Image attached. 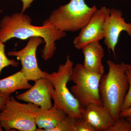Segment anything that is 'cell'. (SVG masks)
<instances>
[{"instance_id": "1", "label": "cell", "mask_w": 131, "mask_h": 131, "mask_svg": "<svg viewBox=\"0 0 131 131\" xmlns=\"http://www.w3.org/2000/svg\"><path fill=\"white\" fill-rule=\"evenodd\" d=\"M31 22L30 17L21 12L5 15L0 21V40L5 43L13 38L25 40L32 37H40L45 43L42 57L48 61L56 51V42L65 37L66 32L59 30L46 20L41 26L33 25Z\"/></svg>"}, {"instance_id": "2", "label": "cell", "mask_w": 131, "mask_h": 131, "mask_svg": "<svg viewBox=\"0 0 131 131\" xmlns=\"http://www.w3.org/2000/svg\"><path fill=\"white\" fill-rule=\"evenodd\" d=\"M107 74L102 75L100 82V93L102 105L108 111L115 121L119 117L129 87L125 71L127 64L107 62Z\"/></svg>"}, {"instance_id": "3", "label": "cell", "mask_w": 131, "mask_h": 131, "mask_svg": "<svg viewBox=\"0 0 131 131\" xmlns=\"http://www.w3.org/2000/svg\"><path fill=\"white\" fill-rule=\"evenodd\" d=\"M74 62L68 56L65 63L59 66L57 71L46 73V77L52 83L54 90L52 94L53 106L75 118H81L84 108L75 98L68 87L71 81Z\"/></svg>"}, {"instance_id": "4", "label": "cell", "mask_w": 131, "mask_h": 131, "mask_svg": "<svg viewBox=\"0 0 131 131\" xmlns=\"http://www.w3.org/2000/svg\"><path fill=\"white\" fill-rule=\"evenodd\" d=\"M97 9L90 7L85 0H70L52 12L46 20L63 32L80 30L86 25Z\"/></svg>"}, {"instance_id": "5", "label": "cell", "mask_w": 131, "mask_h": 131, "mask_svg": "<svg viewBox=\"0 0 131 131\" xmlns=\"http://www.w3.org/2000/svg\"><path fill=\"white\" fill-rule=\"evenodd\" d=\"M39 106L32 103H22L11 95L0 111V126L5 131H35V117Z\"/></svg>"}, {"instance_id": "6", "label": "cell", "mask_w": 131, "mask_h": 131, "mask_svg": "<svg viewBox=\"0 0 131 131\" xmlns=\"http://www.w3.org/2000/svg\"><path fill=\"white\" fill-rule=\"evenodd\" d=\"M102 76L87 70L82 64L77 63L73 68L71 81L75 84L70 91L83 106L102 105L99 89Z\"/></svg>"}, {"instance_id": "7", "label": "cell", "mask_w": 131, "mask_h": 131, "mask_svg": "<svg viewBox=\"0 0 131 131\" xmlns=\"http://www.w3.org/2000/svg\"><path fill=\"white\" fill-rule=\"evenodd\" d=\"M43 42L40 37L30 38L27 44L23 49L7 52L9 56L16 57L21 62V71L28 81H35L42 77H46V72L43 71L39 67L36 57L38 47Z\"/></svg>"}, {"instance_id": "8", "label": "cell", "mask_w": 131, "mask_h": 131, "mask_svg": "<svg viewBox=\"0 0 131 131\" xmlns=\"http://www.w3.org/2000/svg\"><path fill=\"white\" fill-rule=\"evenodd\" d=\"M110 10L106 7H102L96 10L86 25L80 30V33L74 39L73 43L75 48L81 50L90 43L103 39V26Z\"/></svg>"}, {"instance_id": "9", "label": "cell", "mask_w": 131, "mask_h": 131, "mask_svg": "<svg viewBox=\"0 0 131 131\" xmlns=\"http://www.w3.org/2000/svg\"><path fill=\"white\" fill-rule=\"evenodd\" d=\"M122 12L118 9H110L103 26L104 44L109 51H111L115 56V49L118 42L121 34L126 32L131 37V23H126L122 17Z\"/></svg>"}, {"instance_id": "10", "label": "cell", "mask_w": 131, "mask_h": 131, "mask_svg": "<svg viewBox=\"0 0 131 131\" xmlns=\"http://www.w3.org/2000/svg\"><path fill=\"white\" fill-rule=\"evenodd\" d=\"M35 84L27 91L16 95L19 101L32 103L42 109L52 107V94L54 90L52 83L46 77L36 80Z\"/></svg>"}, {"instance_id": "11", "label": "cell", "mask_w": 131, "mask_h": 131, "mask_svg": "<svg viewBox=\"0 0 131 131\" xmlns=\"http://www.w3.org/2000/svg\"><path fill=\"white\" fill-rule=\"evenodd\" d=\"M82 118L95 131H107L115 122L110 113L103 106L94 104L85 107Z\"/></svg>"}, {"instance_id": "12", "label": "cell", "mask_w": 131, "mask_h": 131, "mask_svg": "<svg viewBox=\"0 0 131 131\" xmlns=\"http://www.w3.org/2000/svg\"><path fill=\"white\" fill-rule=\"evenodd\" d=\"M84 56L83 65L87 70L98 74L105 73L102 60L105 56L103 46L100 41L92 42L81 49Z\"/></svg>"}, {"instance_id": "13", "label": "cell", "mask_w": 131, "mask_h": 131, "mask_svg": "<svg viewBox=\"0 0 131 131\" xmlns=\"http://www.w3.org/2000/svg\"><path fill=\"white\" fill-rule=\"evenodd\" d=\"M67 115L65 112L53 106L47 109L39 108L35 115V124L38 127L36 131H51Z\"/></svg>"}, {"instance_id": "14", "label": "cell", "mask_w": 131, "mask_h": 131, "mask_svg": "<svg viewBox=\"0 0 131 131\" xmlns=\"http://www.w3.org/2000/svg\"><path fill=\"white\" fill-rule=\"evenodd\" d=\"M21 70L0 80V91L10 94L16 90L29 89L32 85Z\"/></svg>"}, {"instance_id": "15", "label": "cell", "mask_w": 131, "mask_h": 131, "mask_svg": "<svg viewBox=\"0 0 131 131\" xmlns=\"http://www.w3.org/2000/svg\"><path fill=\"white\" fill-rule=\"evenodd\" d=\"M5 47L4 43L0 40V74L4 68L9 66L16 67L19 64L14 59L8 58L5 53Z\"/></svg>"}, {"instance_id": "16", "label": "cell", "mask_w": 131, "mask_h": 131, "mask_svg": "<svg viewBox=\"0 0 131 131\" xmlns=\"http://www.w3.org/2000/svg\"><path fill=\"white\" fill-rule=\"evenodd\" d=\"M77 119L67 115L51 131H73Z\"/></svg>"}, {"instance_id": "17", "label": "cell", "mask_w": 131, "mask_h": 131, "mask_svg": "<svg viewBox=\"0 0 131 131\" xmlns=\"http://www.w3.org/2000/svg\"><path fill=\"white\" fill-rule=\"evenodd\" d=\"M107 131H131V122L126 118L119 117Z\"/></svg>"}, {"instance_id": "18", "label": "cell", "mask_w": 131, "mask_h": 131, "mask_svg": "<svg viewBox=\"0 0 131 131\" xmlns=\"http://www.w3.org/2000/svg\"><path fill=\"white\" fill-rule=\"evenodd\" d=\"M125 73L129 82V87L122 106L121 111L127 109L131 106V70L127 69Z\"/></svg>"}, {"instance_id": "19", "label": "cell", "mask_w": 131, "mask_h": 131, "mask_svg": "<svg viewBox=\"0 0 131 131\" xmlns=\"http://www.w3.org/2000/svg\"><path fill=\"white\" fill-rule=\"evenodd\" d=\"M73 131H95L82 118L77 119Z\"/></svg>"}, {"instance_id": "20", "label": "cell", "mask_w": 131, "mask_h": 131, "mask_svg": "<svg viewBox=\"0 0 131 131\" xmlns=\"http://www.w3.org/2000/svg\"><path fill=\"white\" fill-rule=\"evenodd\" d=\"M11 95L10 94L5 93L0 91V111L2 110L5 104L9 100Z\"/></svg>"}, {"instance_id": "21", "label": "cell", "mask_w": 131, "mask_h": 131, "mask_svg": "<svg viewBox=\"0 0 131 131\" xmlns=\"http://www.w3.org/2000/svg\"><path fill=\"white\" fill-rule=\"evenodd\" d=\"M22 3L21 13H24L27 9L31 6L32 3L34 0H20Z\"/></svg>"}, {"instance_id": "22", "label": "cell", "mask_w": 131, "mask_h": 131, "mask_svg": "<svg viewBox=\"0 0 131 131\" xmlns=\"http://www.w3.org/2000/svg\"><path fill=\"white\" fill-rule=\"evenodd\" d=\"M131 115V106L127 109L121 111L119 114V117H124L126 118Z\"/></svg>"}, {"instance_id": "23", "label": "cell", "mask_w": 131, "mask_h": 131, "mask_svg": "<svg viewBox=\"0 0 131 131\" xmlns=\"http://www.w3.org/2000/svg\"><path fill=\"white\" fill-rule=\"evenodd\" d=\"M127 69L131 70V64H127Z\"/></svg>"}, {"instance_id": "24", "label": "cell", "mask_w": 131, "mask_h": 131, "mask_svg": "<svg viewBox=\"0 0 131 131\" xmlns=\"http://www.w3.org/2000/svg\"><path fill=\"white\" fill-rule=\"evenodd\" d=\"M126 118L129 121H130V122H131V115H130V116H129V117H126Z\"/></svg>"}, {"instance_id": "25", "label": "cell", "mask_w": 131, "mask_h": 131, "mask_svg": "<svg viewBox=\"0 0 131 131\" xmlns=\"http://www.w3.org/2000/svg\"><path fill=\"white\" fill-rule=\"evenodd\" d=\"M3 129L0 126V131H2Z\"/></svg>"}, {"instance_id": "26", "label": "cell", "mask_w": 131, "mask_h": 131, "mask_svg": "<svg viewBox=\"0 0 131 131\" xmlns=\"http://www.w3.org/2000/svg\"><path fill=\"white\" fill-rule=\"evenodd\" d=\"M2 10H0V14L1 13H2Z\"/></svg>"}]
</instances>
